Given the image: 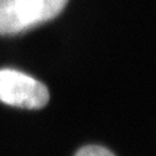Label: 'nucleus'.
Returning <instances> with one entry per match:
<instances>
[{
    "label": "nucleus",
    "instance_id": "2",
    "mask_svg": "<svg viewBox=\"0 0 156 156\" xmlns=\"http://www.w3.org/2000/svg\"><path fill=\"white\" fill-rule=\"evenodd\" d=\"M0 101L14 107L40 109L49 101L44 84L14 69H0Z\"/></svg>",
    "mask_w": 156,
    "mask_h": 156
},
{
    "label": "nucleus",
    "instance_id": "3",
    "mask_svg": "<svg viewBox=\"0 0 156 156\" xmlns=\"http://www.w3.org/2000/svg\"><path fill=\"white\" fill-rule=\"evenodd\" d=\"M75 156H115L112 151L98 145H87L81 147L75 154Z\"/></svg>",
    "mask_w": 156,
    "mask_h": 156
},
{
    "label": "nucleus",
    "instance_id": "1",
    "mask_svg": "<svg viewBox=\"0 0 156 156\" xmlns=\"http://www.w3.org/2000/svg\"><path fill=\"white\" fill-rule=\"evenodd\" d=\"M68 0H0V34L26 32L57 17Z\"/></svg>",
    "mask_w": 156,
    "mask_h": 156
}]
</instances>
